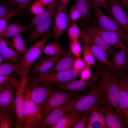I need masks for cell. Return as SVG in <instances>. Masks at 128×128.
Instances as JSON below:
<instances>
[{
    "label": "cell",
    "instance_id": "9f6ffc18",
    "mask_svg": "<svg viewBox=\"0 0 128 128\" xmlns=\"http://www.w3.org/2000/svg\"></svg>",
    "mask_w": 128,
    "mask_h": 128
},
{
    "label": "cell",
    "instance_id": "4fadbf2b",
    "mask_svg": "<svg viewBox=\"0 0 128 128\" xmlns=\"http://www.w3.org/2000/svg\"><path fill=\"white\" fill-rule=\"evenodd\" d=\"M119 77V104L126 125L128 124V78L124 73L117 71Z\"/></svg>",
    "mask_w": 128,
    "mask_h": 128
},
{
    "label": "cell",
    "instance_id": "f5cc1de1",
    "mask_svg": "<svg viewBox=\"0 0 128 128\" xmlns=\"http://www.w3.org/2000/svg\"><path fill=\"white\" fill-rule=\"evenodd\" d=\"M4 61L3 58L0 53V63L3 62Z\"/></svg>",
    "mask_w": 128,
    "mask_h": 128
},
{
    "label": "cell",
    "instance_id": "e0dca14e",
    "mask_svg": "<svg viewBox=\"0 0 128 128\" xmlns=\"http://www.w3.org/2000/svg\"><path fill=\"white\" fill-rule=\"evenodd\" d=\"M93 30L101 36L110 46L115 48H119L128 53L127 47L123 42L119 36L113 32L103 30L93 23L90 25Z\"/></svg>",
    "mask_w": 128,
    "mask_h": 128
},
{
    "label": "cell",
    "instance_id": "5b68a950",
    "mask_svg": "<svg viewBox=\"0 0 128 128\" xmlns=\"http://www.w3.org/2000/svg\"><path fill=\"white\" fill-rule=\"evenodd\" d=\"M79 74L73 68L65 71L46 73L38 76L29 78L30 84L38 83L54 86L59 83L74 79Z\"/></svg>",
    "mask_w": 128,
    "mask_h": 128
},
{
    "label": "cell",
    "instance_id": "7402d4cb",
    "mask_svg": "<svg viewBox=\"0 0 128 128\" xmlns=\"http://www.w3.org/2000/svg\"><path fill=\"white\" fill-rule=\"evenodd\" d=\"M25 89L21 86L16 88L15 101L16 118L15 127L16 128H23V111Z\"/></svg>",
    "mask_w": 128,
    "mask_h": 128
},
{
    "label": "cell",
    "instance_id": "1f68e13d",
    "mask_svg": "<svg viewBox=\"0 0 128 128\" xmlns=\"http://www.w3.org/2000/svg\"><path fill=\"white\" fill-rule=\"evenodd\" d=\"M67 30L68 36L71 41L73 42L79 41L80 37V29L76 22H72Z\"/></svg>",
    "mask_w": 128,
    "mask_h": 128
},
{
    "label": "cell",
    "instance_id": "603a6c76",
    "mask_svg": "<svg viewBox=\"0 0 128 128\" xmlns=\"http://www.w3.org/2000/svg\"><path fill=\"white\" fill-rule=\"evenodd\" d=\"M58 5V0H53L50 5L45 8L43 12L33 18L30 24L31 28L33 29L40 23L49 19L55 15Z\"/></svg>",
    "mask_w": 128,
    "mask_h": 128
},
{
    "label": "cell",
    "instance_id": "f1b7e54d",
    "mask_svg": "<svg viewBox=\"0 0 128 128\" xmlns=\"http://www.w3.org/2000/svg\"><path fill=\"white\" fill-rule=\"evenodd\" d=\"M11 43L19 55H23L27 50L25 41L21 34H18L13 37Z\"/></svg>",
    "mask_w": 128,
    "mask_h": 128
},
{
    "label": "cell",
    "instance_id": "7c38bea8",
    "mask_svg": "<svg viewBox=\"0 0 128 128\" xmlns=\"http://www.w3.org/2000/svg\"><path fill=\"white\" fill-rule=\"evenodd\" d=\"M31 97L33 101L42 107L50 94L55 89L54 86L35 83L28 84Z\"/></svg>",
    "mask_w": 128,
    "mask_h": 128
},
{
    "label": "cell",
    "instance_id": "ffe728a7",
    "mask_svg": "<svg viewBox=\"0 0 128 128\" xmlns=\"http://www.w3.org/2000/svg\"><path fill=\"white\" fill-rule=\"evenodd\" d=\"M0 53L5 62L15 64L21 62V57L12 47L11 42L0 37Z\"/></svg>",
    "mask_w": 128,
    "mask_h": 128
},
{
    "label": "cell",
    "instance_id": "7dc6e473",
    "mask_svg": "<svg viewBox=\"0 0 128 128\" xmlns=\"http://www.w3.org/2000/svg\"><path fill=\"white\" fill-rule=\"evenodd\" d=\"M121 7L124 9L127 10L128 8V0H118Z\"/></svg>",
    "mask_w": 128,
    "mask_h": 128
},
{
    "label": "cell",
    "instance_id": "db71d44e",
    "mask_svg": "<svg viewBox=\"0 0 128 128\" xmlns=\"http://www.w3.org/2000/svg\"><path fill=\"white\" fill-rule=\"evenodd\" d=\"M4 85H0V91L1 89L2 88Z\"/></svg>",
    "mask_w": 128,
    "mask_h": 128
},
{
    "label": "cell",
    "instance_id": "c3c4849f",
    "mask_svg": "<svg viewBox=\"0 0 128 128\" xmlns=\"http://www.w3.org/2000/svg\"><path fill=\"white\" fill-rule=\"evenodd\" d=\"M39 1L43 6L47 7L53 3V0H38Z\"/></svg>",
    "mask_w": 128,
    "mask_h": 128
},
{
    "label": "cell",
    "instance_id": "ba28073f",
    "mask_svg": "<svg viewBox=\"0 0 128 128\" xmlns=\"http://www.w3.org/2000/svg\"><path fill=\"white\" fill-rule=\"evenodd\" d=\"M16 93V89L11 81L4 85L0 91V111L15 116Z\"/></svg>",
    "mask_w": 128,
    "mask_h": 128
},
{
    "label": "cell",
    "instance_id": "681fc988",
    "mask_svg": "<svg viewBox=\"0 0 128 128\" xmlns=\"http://www.w3.org/2000/svg\"><path fill=\"white\" fill-rule=\"evenodd\" d=\"M69 0H58V6L61 7H65L66 5Z\"/></svg>",
    "mask_w": 128,
    "mask_h": 128
},
{
    "label": "cell",
    "instance_id": "9a60e30c",
    "mask_svg": "<svg viewBox=\"0 0 128 128\" xmlns=\"http://www.w3.org/2000/svg\"><path fill=\"white\" fill-rule=\"evenodd\" d=\"M68 17L65 7H58L54 21L52 36L55 41L59 43L60 38L68 27Z\"/></svg>",
    "mask_w": 128,
    "mask_h": 128
},
{
    "label": "cell",
    "instance_id": "9c48e42d",
    "mask_svg": "<svg viewBox=\"0 0 128 128\" xmlns=\"http://www.w3.org/2000/svg\"><path fill=\"white\" fill-rule=\"evenodd\" d=\"M101 77L100 74L95 72L87 81L80 79H73L68 82L57 84L55 85V88L69 91L75 94L84 91L87 88L92 87L98 82Z\"/></svg>",
    "mask_w": 128,
    "mask_h": 128
},
{
    "label": "cell",
    "instance_id": "44dd1931",
    "mask_svg": "<svg viewBox=\"0 0 128 128\" xmlns=\"http://www.w3.org/2000/svg\"><path fill=\"white\" fill-rule=\"evenodd\" d=\"M55 15L37 25L25 41L26 44L50 34L49 31L53 27Z\"/></svg>",
    "mask_w": 128,
    "mask_h": 128
},
{
    "label": "cell",
    "instance_id": "60d3db41",
    "mask_svg": "<svg viewBox=\"0 0 128 128\" xmlns=\"http://www.w3.org/2000/svg\"><path fill=\"white\" fill-rule=\"evenodd\" d=\"M91 111L86 112L85 114H84L81 116L73 128H85L86 124L89 121V118Z\"/></svg>",
    "mask_w": 128,
    "mask_h": 128
},
{
    "label": "cell",
    "instance_id": "836d02e7",
    "mask_svg": "<svg viewBox=\"0 0 128 128\" xmlns=\"http://www.w3.org/2000/svg\"><path fill=\"white\" fill-rule=\"evenodd\" d=\"M15 116L2 112L0 116V128H11L15 126V122L13 119Z\"/></svg>",
    "mask_w": 128,
    "mask_h": 128
},
{
    "label": "cell",
    "instance_id": "4dcf8cb0",
    "mask_svg": "<svg viewBox=\"0 0 128 128\" xmlns=\"http://www.w3.org/2000/svg\"><path fill=\"white\" fill-rule=\"evenodd\" d=\"M96 108H94L91 111L88 122L93 123L97 122L100 123L101 128H108L105 117L102 113L97 111Z\"/></svg>",
    "mask_w": 128,
    "mask_h": 128
},
{
    "label": "cell",
    "instance_id": "cb8c5ba5",
    "mask_svg": "<svg viewBox=\"0 0 128 128\" xmlns=\"http://www.w3.org/2000/svg\"><path fill=\"white\" fill-rule=\"evenodd\" d=\"M76 58L68 49L56 64L46 73L62 71L72 68L73 61Z\"/></svg>",
    "mask_w": 128,
    "mask_h": 128
},
{
    "label": "cell",
    "instance_id": "484cf974",
    "mask_svg": "<svg viewBox=\"0 0 128 128\" xmlns=\"http://www.w3.org/2000/svg\"><path fill=\"white\" fill-rule=\"evenodd\" d=\"M127 53L121 49L111 55L112 57L110 63L116 71L124 73L127 69Z\"/></svg>",
    "mask_w": 128,
    "mask_h": 128
},
{
    "label": "cell",
    "instance_id": "f6af8a7d",
    "mask_svg": "<svg viewBox=\"0 0 128 128\" xmlns=\"http://www.w3.org/2000/svg\"><path fill=\"white\" fill-rule=\"evenodd\" d=\"M100 8H103L107 12L109 8L107 0H92Z\"/></svg>",
    "mask_w": 128,
    "mask_h": 128
},
{
    "label": "cell",
    "instance_id": "74e56055",
    "mask_svg": "<svg viewBox=\"0 0 128 128\" xmlns=\"http://www.w3.org/2000/svg\"><path fill=\"white\" fill-rule=\"evenodd\" d=\"M69 16L72 22H76L77 20L81 19L82 16L80 12L75 5H73L70 9Z\"/></svg>",
    "mask_w": 128,
    "mask_h": 128
},
{
    "label": "cell",
    "instance_id": "816d5d0a",
    "mask_svg": "<svg viewBox=\"0 0 128 128\" xmlns=\"http://www.w3.org/2000/svg\"><path fill=\"white\" fill-rule=\"evenodd\" d=\"M93 123H91L89 122L86 124L85 128H93Z\"/></svg>",
    "mask_w": 128,
    "mask_h": 128
},
{
    "label": "cell",
    "instance_id": "ee69618b",
    "mask_svg": "<svg viewBox=\"0 0 128 128\" xmlns=\"http://www.w3.org/2000/svg\"><path fill=\"white\" fill-rule=\"evenodd\" d=\"M8 18H0V37L4 38L5 32L8 25Z\"/></svg>",
    "mask_w": 128,
    "mask_h": 128
},
{
    "label": "cell",
    "instance_id": "30bf717a",
    "mask_svg": "<svg viewBox=\"0 0 128 128\" xmlns=\"http://www.w3.org/2000/svg\"><path fill=\"white\" fill-rule=\"evenodd\" d=\"M77 99V96L72 98L63 105L51 111L42 119L40 124V128H47L55 124L68 113Z\"/></svg>",
    "mask_w": 128,
    "mask_h": 128
},
{
    "label": "cell",
    "instance_id": "52a82bcc",
    "mask_svg": "<svg viewBox=\"0 0 128 128\" xmlns=\"http://www.w3.org/2000/svg\"><path fill=\"white\" fill-rule=\"evenodd\" d=\"M76 96L74 94L69 91L55 88L41 107L43 119L52 110Z\"/></svg>",
    "mask_w": 128,
    "mask_h": 128
},
{
    "label": "cell",
    "instance_id": "11a10c76",
    "mask_svg": "<svg viewBox=\"0 0 128 128\" xmlns=\"http://www.w3.org/2000/svg\"><path fill=\"white\" fill-rule=\"evenodd\" d=\"M2 112H1V111H0V114H1V113Z\"/></svg>",
    "mask_w": 128,
    "mask_h": 128
},
{
    "label": "cell",
    "instance_id": "f907efd6",
    "mask_svg": "<svg viewBox=\"0 0 128 128\" xmlns=\"http://www.w3.org/2000/svg\"><path fill=\"white\" fill-rule=\"evenodd\" d=\"M93 128H101L100 123L97 122H95L93 123Z\"/></svg>",
    "mask_w": 128,
    "mask_h": 128
},
{
    "label": "cell",
    "instance_id": "d590c367",
    "mask_svg": "<svg viewBox=\"0 0 128 128\" xmlns=\"http://www.w3.org/2000/svg\"><path fill=\"white\" fill-rule=\"evenodd\" d=\"M18 8L14 10L3 3L0 2V18H5L9 19L17 10Z\"/></svg>",
    "mask_w": 128,
    "mask_h": 128
},
{
    "label": "cell",
    "instance_id": "2e32d148",
    "mask_svg": "<svg viewBox=\"0 0 128 128\" xmlns=\"http://www.w3.org/2000/svg\"><path fill=\"white\" fill-rule=\"evenodd\" d=\"M80 38L82 43H86L89 46L95 58L110 70L116 71L109 61L104 51L96 44L82 29L80 30Z\"/></svg>",
    "mask_w": 128,
    "mask_h": 128
},
{
    "label": "cell",
    "instance_id": "8992f818",
    "mask_svg": "<svg viewBox=\"0 0 128 128\" xmlns=\"http://www.w3.org/2000/svg\"><path fill=\"white\" fill-rule=\"evenodd\" d=\"M92 7L94 11L95 24L97 26L103 30L117 33L123 42H128V35L127 33L115 21L106 16L92 0Z\"/></svg>",
    "mask_w": 128,
    "mask_h": 128
},
{
    "label": "cell",
    "instance_id": "6f0895ef",
    "mask_svg": "<svg viewBox=\"0 0 128 128\" xmlns=\"http://www.w3.org/2000/svg\"></svg>",
    "mask_w": 128,
    "mask_h": 128
},
{
    "label": "cell",
    "instance_id": "8d00e7d4",
    "mask_svg": "<svg viewBox=\"0 0 128 128\" xmlns=\"http://www.w3.org/2000/svg\"><path fill=\"white\" fill-rule=\"evenodd\" d=\"M69 49L72 53L76 57L80 56L82 48L79 41L76 42H73L70 41Z\"/></svg>",
    "mask_w": 128,
    "mask_h": 128
},
{
    "label": "cell",
    "instance_id": "277c9868",
    "mask_svg": "<svg viewBox=\"0 0 128 128\" xmlns=\"http://www.w3.org/2000/svg\"><path fill=\"white\" fill-rule=\"evenodd\" d=\"M43 119L42 108L36 104L31 97L29 87L25 89L23 111V128H39Z\"/></svg>",
    "mask_w": 128,
    "mask_h": 128
},
{
    "label": "cell",
    "instance_id": "4316f807",
    "mask_svg": "<svg viewBox=\"0 0 128 128\" xmlns=\"http://www.w3.org/2000/svg\"><path fill=\"white\" fill-rule=\"evenodd\" d=\"M74 5L79 10L82 17L81 20L91 24L92 19L91 12L92 0H76Z\"/></svg>",
    "mask_w": 128,
    "mask_h": 128
},
{
    "label": "cell",
    "instance_id": "5bb4252c",
    "mask_svg": "<svg viewBox=\"0 0 128 128\" xmlns=\"http://www.w3.org/2000/svg\"><path fill=\"white\" fill-rule=\"evenodd\" d=\"M63 55H47L41 57L36 61V62L31 69L29 75L30 77H34L46 73L56 64Z\"/></svg>",
    "mask_w": 128,
    "mask_h": 128
},
{
    "label": "cell",
    "instance_id": "7a4b0ae2",
    "mask_svg": "<svg viewBox=\"0 0 128 128\" xmlns=\"http://www.w3.org/2000/svg\"><path fill=\"white\" fill-rule=\"evenodd\" d=\"M104 90V83L102 78L87 93L77 96L76 102L68 114L91 111L102 103Z\"/></svg>",
    "mask_w": 128,
    "mask_h": 128
},
{
    "label": "cell",
    "instance_id": "7bdbcfd3",
    "mask_svg": "<svg viewBox=\"0 0 128 128\" xmlns=\"http://www.w3.org/2000/svg\"><path fill=\"white\" fill-rule=\"evenodd\" d=\"M80 78L86 81L91 78L92 76L90 66L86 65L80 73Z\"/></svg>",
    "mask_w": 128,
    "mask_h": 128
},
{
    "label": "cell",
    "instance_id": "f35d334b",
    "mask_svg": "<svg viewBox=\"0 0 128 128\" xmlns=\"http://www.w3.org/2000/svg\"><path fill=\"white\" fill-rule=\"evenodd\" d=\"M86 65L83 59L80 57H76L73 61L72 68L79 74Z\"/></svg>",
    "mask_w": 128,
    "mask_h": 128
},
{
    "label": "cell",
    "instance_id": "d6a6232c",
    "mask_svg": "<svg viewBox=\"0 0 128 128\" xmlns=\"http://www.w3.org/2000/svg\"><path fill=\"white\" fill-rule=\"evenodd\" d=\"M20 64H15L6 62L0 63V75L8 76L14 72L18 69Z\"/></svg>",
    "mask_w": 128,
    "mask_h": 128
},
{
    "label": "cell",
    "instance_id": "f546056e",
    "mask_svg": "<svg viewBox=\"0 0 128 128\" xmlns=\"http://www.w3.org/2000/svg\"><path fill=\"white\" fill-rule=\"evenodd\" d=\"M28 30L26 26H21L14 23L9 24L5 33L4 39H9Z\"/></svg>",
    "mask_w": 128,
    "mask_h": 128
},
{
    "label": "cell",
    "instance_id": "8fae6325",
    "mask_svg": "<svg viewBox=\"0 0 128 128\" xmlns=\"http://www.w3.org/2000/svg\"><path fill=\"white\" fill-rule=\"evenodd\" d=\"M109 17L115 21L126 33L128 32V17L118 0H107Z\"/></svg>",
    "mask_w": 128,
    "mask_h": 128
},
{
    "label": "cell",
    "instance_id": "ab89813d",
    "mask_svg": "<svg viewBox=\"0 0 128 128\" xmlns=\"http://www.w3.org/2000/svg\"><path fill=\"white\" fill-rule=\"evenodd\" d=\"M45 9L43 5L38 0H35L32 4L30 9L35 16L43 12Z\"/></svg>",
    "mask_w": 128,
    "mask_h": 128
},
{
    "label": "cell",
    "instance_id": "d4e9b609",
    "mask_svg": "<svg viewBox=\"0 0 128 128\" xmlns=\"http://www.w3.org/2000/svg\"><path fill=\"white\" fill-rule=\"evenodd\" d=\"M84 112H75L68 113L60 119L54 125L48 128H73L78 121Z\"/></svg>",
    "mask_w": 128,
    "mask_h": 128
},
{
    "label": "cell",
    "instance_id": "b9f144b4",
    "mask_svg": "<svg viewBox=\"0 0 128 128\" xmlns=\"http://www.w3.org/2000/svg\"><path fill=\"white\" fill-rule=\"evenodd\" d=\"M32 0H8L7 3L9 5L16 7L20 9L27 5Z\"/></svg>",
    "mask_w": 128,
    "mask_h": 128
},
{
    "label": "cell",
    "instance_id": "d6986e66",
    "mask_svg": "<svg viewBox=\"0 0 128 128\" xmlns=\"http://www.w3.org/2000/svg\"><path fill=\"white\" fill-rule=\"evenodd\" d=\"M102 106L97 107L99 112L105 115L108 128H123L124 125L122 115L115 111L111 107L105 104H101Z\"/></svg>",
    "mask_w": 128,
    "mask_h": 128
},
{
    "label": "cell",
    "instance_id": "e575fe53",
    "mask_svg": "<svg viewBox=\"0 0 128 128\" xmlns=\"http://www.w3.org/2000/svg\"><path fill=\"white\" fill-rule=\"evenodd\" d=\"M83 59L86 64L90 66L95 64V58L89 46L86 44L83 43Z\"/></svg>",
    "mask_w": 128,
    "mask_h": 128
},
{
    "label": "cell",
    "instance_id": "3957f363",
    "mask_svg": "<svg viewBox=\"0 0 128 128\" xmlns=\"http://www.w3.org/2000/svg\"><path fill=\"white\" fill-rule=\"evenodd\" d=\"M101 77L105 84V90L102 102L111 107L122 115L119 104V77L115 71L107 69Z\"/></svg>",
    "mask_w": 128,
    "mask_h": 128
},
{
    "label": "cell",
    "instance_id": "83f0119b",
    "mask_svg": "<svg viewBox=\"0 0 128 128\" xmlns=\"http://www.w3.org/2000/svg\"><path fill=\"white\" fill-rule=\"evenodd\" d=\"M65 51L59 42L55 41L48 43L45 46L43 52L47 55L54 56L63 55Z\"/></svg>",
    "mask_w": 128,
    "mask_h": 128
},
{
    "label": "cell",
    "instance_id": "6da1fadb",
    "mask_svg": "<svg viewBox=\"0 0 128 128\" xmlns=\"http://www.w3.org/2000/svg\"><path fill=\"white\" fill-rule=\"evenodd\" d=\"M50 34L33 43L26 52L21 57V62L16 72L20 78L21 87L25 88L28 84L29 73L35 62L42 53Z\"/></svg>",
    "mask_w": 128,
    "mask_h": 128
},
{
    "label": "cell",
    "instance_id": "ac0fdd59",
    "mask_svg": "<svg viewBox=\"0 0 128 128\" xmlns=\"http://www.w3.org/2000/svg\"><path fill=\"white\" fill-rule=\"evenodd\" d=\"M80 24L82 29L95 43L104 51L109 59L115 48L109 45L101 36L95 32L90 25L85 21L81 20Z\"/></svg>",
    "mask_w": 128,
    "mask_h": 128
},
{
    "label": "cell",
    "instance_id": "bcb514c9",
    "mask_svg": "<svg viewBox=\"0 0 128 128\" xmlns=\"http://www.w3.org/2000/svg\"><path fill=\"white\" fill-rule=\"evenodd\" d=\"M10 75L8 76L0 75V85H4L10 81Z\"/></svg>",
    "mask_w": 128,
    "mask_h": 128
}]
</instances>
